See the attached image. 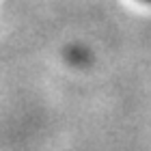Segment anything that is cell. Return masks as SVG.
I'll return each mask as SVG.
<instances>
[{"label": "cell", "mask_w": 151, "mask_h": 151, "mask_svg": "<svg viewBox=\"0 0 151 151\" xmlns=\"http://www.w3.org/2000/svg\"><path fill=\"white\" fill-rule=\"evenodd\" d=\"M149 2H151V0H149Z\"/></svg>", "instance_id": "6da1fadb"}]
</instances>
